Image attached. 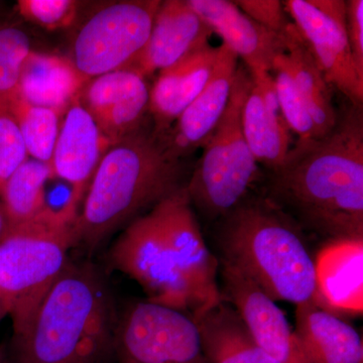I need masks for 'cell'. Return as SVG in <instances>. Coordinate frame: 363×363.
Returning a JSON list of instances; mask_svg holds the SVG:
<instances>
[{"label":"cell","instance_id":"cell-1","mask_svg":"<svg viewBox=\"0 0 363 363\" xmlns=\"http://www.w3.org/2000/svg\"><path fill=\"white\" fill-rule=\"evenodd\" d=\"M267 185V199L325 242L363 238V114L353 106L316 140H298Z\"/></svg>","mask_w":363,"mask_h":363},{"label":"cell","instance_id":"cell-2","mask_svg":"<svg viewBox=\"0 0 363 363\" xmlns=\"http://www.w3.org/2000/svg\"><path fill=\"white\" fill-rule=\"evenodd\" d=\"M117 318L108 286L89 262H69L13 339L16 363H104L114 353Z\"/></svg>","mask_w":363,"mask_h":363},{"label":"cell","instance_id":"cell-3","mask_svg":"<svg viewBox=\"0 0 363 363\" xmlns=\"http://www.w3.org/2000/svg\"><path fill=\"white\" fill-rule=\"evenodd\" d=\"M181 164L164 140L143 130L111 145L102 157L75 223L76 247L88 253L117 229L157 206L182 186Z\"/></svg>","mask_w":363,"mask_h":363},{"label":"cell","instance_id":"cell-4","mask_svg":"<svg viewBox=\"0 0 363 363\" xmlns=\"http://www.w3.org/2000/svg\"><path fill=\"white\" fill-rule=\"evenodd\" d=\"M221 259L274 301L300 305L315 294L314 257L304 231L267 197L247 198L220 219Z\"/></svg>","mask_w":363,"mask_h":363},{"label":"cell","instance_id":"cell-5","mask_svg":"<svg viewBox=\"0 0 363 363\" xmlns=\"http://www.w3.org/2000/svg\"><path fill=\"white\" fill-rule=\"evenodd\" d=\"M78 207L70 200L60 210L48 207L0 240V298L13 321V339L28 330L40 303L70 262Z\"/></svg>","mask_w":363,"mask_h":363},{"label":"cell","instance_id":"cell-6","mask_svg":"<svg viewBox=\"0 0 363 363\" xmlns=\"http://www.w3.org/2000/svg\"><path fill=\"white\" fill-rule=\"evenodd\" d=\"M247 67L238 66L230 99L185 186L189 199L205 216L221 219L247 198L259 167L243 135L242 108L252 87Z\"/></svg>","mask_w":363,"mask_h":363},{"label":"cell","instance_id":"cell-7","mask_svg":"<svg viewBox=\"0 0 363 363\" xmlns=\"http://www.w3.org/2000/svg\"><path fill=\"white\" fill-rule=\"evenodd\" d=\"M108 264L142 286L147 301L196 316L201 305L181 274L152 209L131 221L108 252Z\"/></svg>","mask_w":363,"mask_h":363},{"label":"cell","instance_id":"cell-8","mask_svg":"<svg viewBox=\"0 0 363 363\" xmlns=\"http://www.w3.org/2000/svg\"><path fill=\"white\" fill-rule=\"evenodd\" d=\"M161 2L126 0L98 9L80 28L73 62L88 80L123 70L143 51Z\"/></svg>","mask_w":363,"mask_h":363},{"label":"cell","instance_id":"cell-9","mask_svg":"<svg viewBox=\"0 0 363 363\" xmlns=\"http://www.w3.org/2000/svg\"><path fill=\"white\" fill-rule=\"evenodd\" d=\"M114 354L117 363H207L192 317L147 300L117 318Z\"/></svg>","mask_w":363,"mask_h":363},{"label":"cell","instance_id":"cell-10","mask_svg":"<svg viewBox=\"0 0 363 363\" xmlns=\"http://www.w3.org/2000/svg\"><path fill=\"white\" fill-rule=\"evenodd\" d=\"M286 14L302 35L327 83L353 106H362L363 77L353 62L343 0H288Z\"/></svg>","mask_w":363,"mask_h":363},{"label":"cell","instance_id":"cell-11","mask_svg":"<svg viewBox=\"0 0 363 363\" xmlns=\"http://www.w3.org/2000/svg\"><path fill=\"white\" fill-rule=\"evenodd\" d=\"M152 211L177 266L201 305V312L220 302L223 297L217 283L219 259L207 247L186 188L178 189Z\"/></svg>","mask_w":363,"mask_h":363},{"label":"cell","instance_id":"cell-12","mask_svg":"<svg viewBox=\"0 0 363 363\" xmlns=\"http://www.w3.org/2000/svg\"><path fill=\"white\" fill-rule=\"evenodd\" d=\"M222 297L247 325L260 347L281 363H306L295 332L283 310L250 277L219 259Z\"/></svg>","mask_w":363,"mask_h":363},{"label":"cell","instance_id":"cell-13","mask_svg":"<svg viewBox=\"0 0 363 363\" xmlns=\"http://www.w3.org/2000/svg\"><path fill=\"white\" fill-rule=\"evenodd\" d=\"M213 33L188 0L162 1L143 51L128 68L147 79L209 44Z\"/></svg>","mask_w":363,"mask_h":363},{"label":"cell","instance_id":"cell-14","mask_svg":"<svg viewBox=\"0 0 363 363\" xmlns=\"http://www.w3.org/2000/svg\"><path fill=\"white\" fill-rule=\"evenodd\" d=\"M240 64L225 45L218 47L213 73L202 92L162 135L168 152L180 160L204 147L228 105Z\"/></svg>","mask_w":363,"mask_h":363},{"label":"cell","instance_id":"cell-15","mask_svg":"<svg viewBox=\"0 0 363 363\" xmlns=\"http://www.w3.org/2000/svg\"><path fill=\"white\" fill-rule=\"evenodd\" d=\"M313 302L341 316L363 312V238L325 242L316 257Z\"/></svg>","mask_w":363,"mask_h":363},{"label":"cell","instance_id":"cell-16","mask_svg":"<svg viewBox=\"0 0 363 363\" xmlns=\"http://www.w3.org/2000/svg\"><path fill=\"white\" fill-rule=\"evenodd\" d=\"M211 32L250 71L272 73L274 60L285 52L283 35L269 32L228 0H188Z\"/></svg>","mask_w":363,"mask_h":363},{"label":"cell","instance_id":"cell-17","mask_svg":"<svg viewBox=\"0 0 363 363\" xmlns=\"http://www.w3.org/2000/svg\"><path fill=\"white\" fill-rule=\"evenodd\" d=\"M109 147L96 121L78 98L64 114L51 164L55 177L73 186L69 198L72 202L80 204Z\"/></svg>","mask_w":363,"mask_h":363},{"label":"cell","instance_id":"cell-18","mask_svg":"<svg viewBox=\"0 0 363 363\" xmlns=\"http://www.w3.org/2000/svg\"><path fill=\"white\" fill-rule=\"evenodd\" d=\"M250 73L252 84L241 116L243 135L257 164L274 172L290 152L292 135L279 108L272 73L264 70Z\"/></svg>","mask_w":363,"mask_h":363},{"label":"cell","instance_id":"cell-19","mask_svg":"<svg viewBox=\"0 0 363 363\" xmlns=\"http://www.w3.org/2000/svg\"><path fill=\"white\" fill-rule=\"evenodd\" d=\"M218 47L210 44L160 72L150 91L154 133L164 135L202 92L213 73Z\"/></svg>","mask_w":363,"mask_h":363},{"label":"cell","instance_id":"cell-20","mask_svg":"<svg viewBox=\"0 0 363 363\" xmlns=\"http://www.w3.org/2000/svg\"><path fill=\"white\" fill-rule=\"evenodd\" d=\"M296 338L306 363H363L362 336L316 303L296 306Z\"/></svg>","mask_w":363,"mask_h":363},{"label":"cell","instance_id":"cell-21","mask_svg":"<svg viewBox=\"0 0 363 363\" xmlns=\"http://www.w3.org/2000/svg\"><path fill=\"white\" fill-rule=\"evenodd\" d=\"M192 319L207 363H281L260 347L240 314L224 298Z\"/></svg>","mask_w":363,"mask_h":363},{"label":"cell","instance_id":"cell-22","mask_svg":"<svg viewBox=\"0 0 363 363\" xmlns=\"http://www.w3.org/2000/svg\"><path fill=\"white\" fill-rule=\"evenodd\" d=\"M88 81L71 59L32 51L23 62L18 92L28 104L63 117Z\"/></svg>","mask_w":363,"mask_h":363},{"label":"cell","instance_id":"cell-23","mask_svg":"<svg viewBox=\"0 0 363 363\" xmlns=\"http://www.w3.org/2000/svg\"><path fill=\"white\" fill-rule=\"evenodd\" d=\"M283 39L286 66L312 117L318 138H322L335 128L338 121L332 87L292 21L284 33Z\"/></svg>","mask_w":363,"mask_h":363},{"label":"cell","instance_id":"cell-24","mask_svg":"<svg viewBox=\"0 0 363 363\" xmlns=\"http://www.w3.org/2000/svg\"><path fill=\"white\" fill-rule=\"evenodd\" d=\"M54 177L51 164L35 159H28L14 172L0 195L11 228L47 209L45 186Z\"/></svg>","mask_w":363,"mask_h":363},{"label":"cell","instance_id":"cell-25","mask_svg":"<svg viewBox=\"0 0 363 363\" xmlns=\"http://www.w3.org/2000/svg\"><path fill=\"white\" fill-rule=\"evenodd\" d=\"M4 106L18 123L28 156L51 164L63 117L52 109L28 104L18 92Z\"/></svg>","mask_w":363,"mask_h":363},{"label":"cell","instance_id":"cell-26","mask_svg":"<svg viewBox=\"0 0 363 363\" xmlns=\"http://www.w3.org/2000/svg\"><path fill=\"white\" fill-rule=\"evenodd\" d=\"M145 86L147 79L130 69L109 72L88 81L79 101L98 123L113 105Z\"/></svg>","mask_w":363,"mask_h":363},{"label":"cell","instance_id":"cell-27","mask_svg":"<svg viewBox=\"0 0 363 363\" xmlns=\"http://www.w3.org/2000/svg\"><path fill=\"white\" fill-rule=\"evenodd\" d=\"M272 75L276 85L279 108L290 130L297 135L298 140H316L315 124L286 66L285 52L274 60Z\"/></svg>","mask_w":363,"mask_h":363},{"label":"cell","instance_id":"cell-28","mask_svg":"<svg viewBox=\"0 0 363 363\" xmlns=\"http://www.w3.org/2000/svg\"><path fill=\"white\" fill-rule=\"evenodd\" d=\"M30 52L28 35L18 26L0 21V104L18 93L21 68Z\"/></svg>","mask_w":363,"mask_h":363},{"label":"cell","instance_id":"cell-29","mask_svg":"<svg viewBox=\"0 0 363 363\" xmlns=\"http://www.w3.org/2000/svg\"><path fill=\"white\" fill-rule=\"evenodd\" d=\"M25 140L13 113L0 104V195L14 172L28 161Z\"/></svg>","mask_w":363,"mask_h":363},{"label":"cell","instance_id":"cell-30","mask_svg":"<svg viewBox=\"0 0 363 363\" xmlns=\"http://www.w3.org/2000/svg\"><path fill=\"white\" fill-rule=\"evenodd\" d=\"M80 2L74 0H20L18 11L26 21L45 30L69 28L76 20Z\"/></svg>","mask_w":363,"mask_h":363},{"label":"cell","instance_id":"cell-31","mask_svg":"<svg viewBox=\"0 0 363 363\" xmlns=\"http://www.w3.org/2000/svg\"><path fill=\"white\" fill-rule=\"evenodd\" d=\"M241 11L252 21L269 32L283 35L290 25L284 7L283 1L279 0H238L234 1Z\"/></svg>","mask_w":363,"mask_h":363},{"label":"cell","instance_id":"cell-32","mask_svg":"<svg viewBox=\"0 0 363 363\" xmlns=\"http://www.w3.org/2000/svg\"><path fill=\"white\" fill-rule=\"evenodd\" d=\"M346 6V32L353 62L363 77V1L348 0Z\"/></svg>","mask_w":363,"mask_h":363},{"label":"cell","instance_id":"cell-33","mask_svg":"<svg viewBox=\"0 0 363 363\" xmlns=\"http://www.w3.org/2000/svg\"><path fill=\"white\" fill-rule=\"evenodd\" d=\"M11 229V222H9V217H7L6 209H4L2 202H0V240L6 238Z\"/></svg>","mask_w":363,"mask_h":363},{"label":"cell","instance_id":"cell-34","mask_svg":"<svg viewBox=\"0 0 363 363\" xmlns=\"http://www.w3.org/2000/svg\"><path fill=\"white\" fill-rule=\"evenodd\" d=\"M0 363H9L7 362L6 346L4 344H0Z\"/></svg>","mask_w":363,"mask_h":363},{"label":"cell","instance_id":"cell-35","mask_svg":"<svg viewBox=\"0 0 363 363\" xmlns=\"http://www.w3.org/2000/svg\"><path fill=\"white\" fill-rule=\"evenodd\" d=\"M6 315H7L6 306H4V302H2L1 298H0V320L6 316Z\"/></svg>","mask_w":363,"mask_h":363}]
</instances>
